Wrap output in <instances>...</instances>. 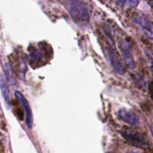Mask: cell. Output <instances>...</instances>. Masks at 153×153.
Returning <instances> with one entry per match:
<instances>
[{
    "mask_svg": "<svg viewBox=\"0 0 153 153\" xmlns=\"http://www.w3.org/2000/svg\"><path fill=\"white\" fill-rule=\"evenodd\" d=\"M115 2L122 7H128L134 8L139 4V0H114Z\"/></svg>",
    "mask_w": 153,
    "mask_h": 153,
    "instance_id": "11",
    "label": "cell"
},
{
    "mask_svg": "<svg viewBox=\"0 0 153 153\" xmlns=\"http://www.w3.org/2000/svg\"><path fill=\"white\" fill-rule=\"evenodd\" d=\"M42 52H43L41 49L36 47H32L29 49V61L31 64H32V67H34V65L39 66V64H40V62L43 60Z\"/></svg>",
    "mask_w": 153,
    "mask_h": 153,
    "instance_id": "8",
    "label": "cell"
},
{
    "mask_svg": "<svg viewBox=\"0 0 153 153\" xmlns=\"http://www.w3.org/2000/svg\"><path fill=\"white\" fill-rule=\"evenodd\" d=\"M102 50L104 52L105 57L110 64L111 67L119 75H123L125 73V67L123 64L122 61L120 59L117 52L115 49L114 42H109L105 40L104 44H102Z\"/></svg>",
    "mask_w": 153,
    "mask_h": 153,
    "instance_id": "2",
    "label": "cell"
},
{
    "mask_svg": "<svg viewBox=\"0 0 153 153\" xmlns=\"http://www.w3.org/2000/svg\"><path fill=\"white\" fill-rule=\"evenodd\" d=\"M127 153H136V152H127Z\"/></svg>",
    "mask_w": 153,
    "mask_h": 153,
    "instance_id": "12",
    "label": "cell"
},
{
    "mask_svg": "<svg viewBox=\"0 0 153 153\" xmlns=\"http://www.w3.org/2000/svg\"><path fill=\"white\" fill-rule=\"evenodd\" d=\"M133 22H134L137 28L141 31L144 35H146L150 40L152 39L153 28L152 23L148 17L142 13H134L132 17Z\"/></svg>",
    "mask_w": 153,
    "mask_h": 153,
    "instance_id": "5",
    "label": "cell"
},
{
    "mask_svg": "<svg viewBox=\"0 0 153 153\" xmlns=\"http://www.w3.org/2000/svg\"><path fill=\"white\" fill-rule=\"evenodd\" d=\"M117 115L121 121L128 124V125L134 126H137L138 124V120H137V116L128 109H120Z\"/></svg>",
    "mask_w": 153,
    "mask_h": 153,
    "instance_id": "7",
    "label": "cell"
},
{
    "mask_svg": "<svg viewBox=\"0 0 153 153\" xmlns=\"http://www.w3.org/2000/svg\"><path fill=\"white\" fill-rule=\"evenodd\" d=\"M102 1H103V0H102Z\"/></svg>",
    "mask_w": 153,
    "mask_h": 153,
    "instance_id": "13",
    "label": "cell"
},
{
    "mask_svg": "<svg viewBox=\"0 0 153 153\" xmlns=\"http://www.w3.org/2000/svg\"><path fill=\"white\" fill-rule=\"evenodd\" d=\"M118 46H119L121 55H122L126 64L129 68H134L135 64H134V56H133L131 43H130L129 40L126 37H120L118 40Z\"/></svg>",
    "mask_w": 153,
    "mask_h": 153,
    "instance_id": "4",
    "label": "cell"
},
{
    "mask_svg": "<svg viewBox=\"0 0 153 153\" xmlns=\"http://www.w3.org/2000/svg\"><path fill=\"white\" fill-rule=\"evenodd\" d=\"M15 97L19 100L20 102L21 105L23 107L24 111H25V124H26L27 127L29 128H31L33 126V116H32V111L30 108L29 104H28V101L25 98L23 95L21 94L19 91H16L14 93Z\"/></svg>",
    "mask_w": 153,
    "mask_h": 153,
    "instance_id": "6",
    "label": "cell"
},
{
    "mask_svg": "<svg viewBox=\"0 0 153 153\" xmlns=\"http://www.w3.org/2000/svg\"><path fill=\"white\" fill-rule=\"evenodd\" d=\"M64 4L74 22L83 23L89 20L88 7L83 0H65Z\"/></svg>",
    "mask_w": 153,
    "mask_h": 153,
    "instance_id": "1",
    "label": "cell"
},
{
    "mask_svg": "<svg viewBox=\"0 0 153 153\" xmlns=\"http://www.w3.org/2000/svg\"><path fill=\"white\" fill-rule=\"evenodd\" d=\"M0 90H1V94L4 98V101L7 104H9L10 101V95H9V89L7 87V83L4 79V76L0 74Z\"/></svg>",
    "mask_w": 153,
    "mask_h": 153,
    "instance_id": "10",
    "label": "cell"
},
{
    "mask_svg": "<svg viewBox=\"0 0 153 153\" xmlns=\"http://www.w3.org/2000/svg\"><path fill=\"white\" fill-rule=\"evenodd\" d=\"M4 74L7 82L12 85L16 84V76H15L12 66L9 63H6L4 66Z\"/></svg>",
    "mask_w": 153,
    "mask_h": 153,
    "instance_id": "9",
    "label": "cell"
},
{
    "mask_svg": "<svg viewBox=\"0 0 153 153\" xmlns=\"http://www.w3.org/2000/svg\"><path fill=\"white\" fill-rule=\"evenodd\" d=\"M120 134L121 136L133 146L143 149H147L149 148L150 143L149 139L145 134L139 131L133 130H123Z\"/></svg>",
    "mask_w": 153,
    "mask_h": 153,
    "instance_id": "3",
    "label": "cell"
}]
</instances>
